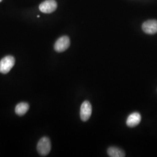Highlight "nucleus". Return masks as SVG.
<instances>
[{"instance_id":"0eeeda50","label":"nucleus","mask_w":157,"mask_h":157,"mask_svg":"<svg viewBox=\"0 0 157 157\" xmlns=\"http://www.w3.org/2000/svg\"><path fill=\"white\" fill-rule=\"evenodd\" d=\"M141 120V115L139 112H133L129 115L126 120V124L130 128H133L140 124Z\"/></svg>"},{"instance_id":"20e7f679","label":"nucleus","mask_w":157,"mask_h":157,"mask_svg":"<svg viewBox=\"0 0 157 157\" xmlns=\"http://www.w3.org/2000/svg\"><path fill=\"white\" fill-rule=\"evenodd\" d=\"M57 8V3L55 0H45L40 4L39 10L44 13H51L55 11Z\"/></svg>"},{"instance_id":"1a4fd4ad","label":"nucleus","mask_w":157,"mask_h":157,"mask_svg":"<svg viewBox=\"0 0 157 157\" xmlns=\"http://www.w3.org/2000/svg\"><path fill=\"white\" fill-rule=\"evenodd\" d=\"M29 105L26 102L19 103L15 107V111L17 115L22 116L28 111Z\"/></svg>"},{"instance_id":"f03ea898","label":"nucleus","mask_w":157,"mask_h":157,"mask_svg":"<svg viewBox=\"0 0 157 157\" xmlns=\"http://www.w3.org/2000/svg\"><path fill=\"white\" fill-rule=\"evenodd\" d=\"M15 63V59L11 56L4 57L0 61V73L6 74L8 73Z\"/></svg>"},{"instance_id":"423d86ee","label":"nucleus","mask_w":157,"mask_h":157,"mask_svg":"<svg viewBox=\"0 0 157 157\" xmlns=\"http://www.w3.org/2000/svg\"><path fill=\"white\" fill-rule=\"evenodd\" d=\"M143 32L148 34H154L157 33V21L149 20L143 23L142 25Z\"/></svg>"},{"instance_id":"6e6552de","label":"nucleus","mask_w":157,"mask_h":157,"mask_svg":"<svg viewBox=\"0 0 157 157\" xmlns=\"http://www.w3.org/2000/svg\"><path fill=\"white\" fill-rule=\"evenodd\" d=\"M107 153L111 157H124L126 156L124 150L115 147H109L107 150Z\"/></svg>"},{"instance_id":"39448f33","label":"nucleus","mask_w":157,"mask_h":157,"mask_svg":"<svg viewBox=\"0 0 157 157\" xmlns=\"http://www.w3.org/2000/svg\"><path fill=\"white\" fill-rule=\"evenodd\" d=\"M92 113V107L88 101H85L82 103L81 108H80V115L82 121L83 122L87 121L90 118Z\"/></svg>"},{"instance_id":"7ed1b4c3","label":"nucleus","mask_w":157,"mask_h":157,"mask_svg":"<svg viewBox=\"0 0 157 157\" xmlns=\"http://www.w3.org/2000/svg\"><path fill=\"white\" fill-rule=\"evenodd\" d=\"M70 44L69 38L67 36H64L56 40L54 45V50L58 52H62L67 50Z\"/></svg>"},{"instance_id":"f257e3e1","label":"nucleus","mask_w":157,"mask_h":157,"mask_svg":"<svg viewBox=\"0 0 157 157\" xmlns=\"http://www.w3.org/2000/svg\"><path fill=\"white\" fill-rule=\"evenodd\" d=\"M51 149V143L50 139L47 137H42L38 142L37 146V150L40 155L46 156L47 155Z\"/></svg>"},{"instance_id":"9d476101","label":"nucleus","mask_w":157,"mask_h":157,"mask_svg":"<svg viewBox=\"0 0 157 157\" xmlns=\"http://www.w3.org/2000/svg\"><path fill=\"white\" fill-rule=\"evenodd\" d=\"M2 1V0H0V2H1Z\"/></svg>"}]
</instances>
